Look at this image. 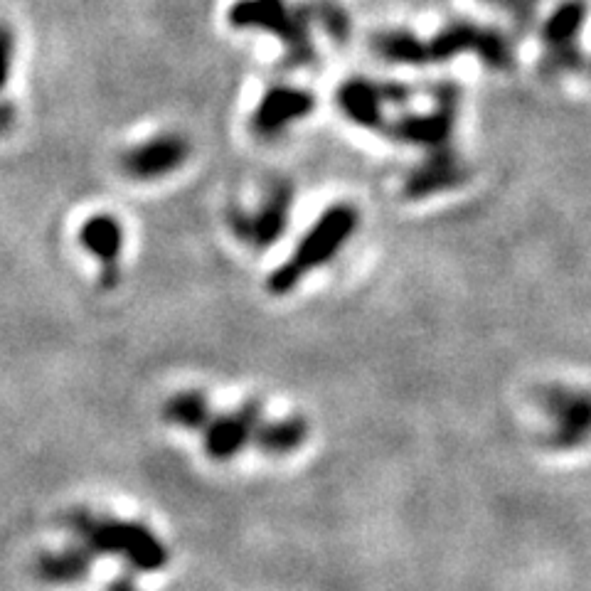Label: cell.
<instances>
[{"instance_id":"6da1fadb","label":"cell","mask_w":591,"mask_h":591,"mask_svg":"<svg viewBox=\"0 0 591 591\" xmlns=\"http://www.w3.org/2000/svg\"><path fill=\"white\" fill-rule=\"evenodd\" d=\"M360 225V212L348 202L328 207L316 225L301 237L298 247L289 259L271 271L266 289L274 296H286L306 279L311 271L321 269L328 262H333L340 254V249L350 242L355 230Z\"/></svg>"},{"instance_id":"7a4b0ae2","label":"cell","mask_w":591,"mask_h":591,"mask_svg":"<svg viewBox=\"0 0 591 591\" xmlns=\"http://www.w3.org/2000/svg\"><path fill=\"white\" fill-rule=\"evenodd\" d=\"M69 525L92 555L124 559L133 572H158L168 564V547L143 523L97 518L89 510H77Z\"/></svg>"},{"instance_id":"3957f363","label":"cell","mask_w":591,"mask_h":591,"mask_svg":"<svg viewBox=\"0 0 591 591\" xmlns=\"http://www.w3.org/2000/svg\"><path fill=\"white\" fill-rule=\"evenodd\" d=\"M227 18L237 30H264L279 37L291 67L311 65L316 57L311 40L313 23L306 5H289L286 0H237Z\"/></svg>"},{"instance_id":"277c9868","label":"cell","mask_w":591,"mask_h":591,"mask_svg":"<svg viewBox=\"0 0 591 591\" xmlns=\"http://www.w3.org/2000/svg\"><path fill=\"white\" fill-rule=\"evenodd\" d=\"M461 55H476L491 69H508L513 65V47L508 37L493 28L468 23V20H454L427 40L429 65L451 62Z\"/></svg>"},{"instance_id":"5b68a950","label":"cell","mask_w":591,"mask_h":591,"mask_svg":"<svg viewBox=\"0 0 591 591\" xmlns=\"http://www.w3.org/2000/svg\"><path fill=\"white\" fill-rule=\"evenodd\" d=\"M589 18L587 0H562L542 25V72L550 77L584 67L582 30Z\"/></svg>"},{"instance_id":"8992f818","label":"cell","mask_w":591,"mask_h":591,"mask_svg":"<svg viewBox=\"0 0 591 591\" xmlns=\"http://www.w3.org/2000/svg\"><path fill=\"white\" fill-rule=\"evenodd\" d=\"M456 111H459V89L454 84L436 87V104L427 114H404L387 121L385 131L392 141L422 148L424 153L454 146Z\"/></svg>"},{"instance_id":"52a82bcc","label":"cell","mask_w":591,"mask_h":591,"mask_svg":"<svg viewBox=\"0 0 591 591\" xmlns=\"http://www.w3.org/2000/svg\"><path fill=\"white\" fill-rule=\"evenodd\" d=\"M291 207H294V185L291 180H274L266 190L262 205L257 210L230 207L227 210V225L239 242L254 249H266L279 242L281 234L289 227Z\"/></svg>"},{"instance_id":"ba28073f","label":"cell","mask_w":591,"mask_h":591,"mask_svg":"<svg viewBox=\"0 0 591 591\" xmlns=\"http://www.w3.org/2000/svg\"><path fill=\"white\" fill-rule=\"evenodd\" d=\"M338 109L350 124L367 131H382L387 119V106H404L409 89L397 82H372L367 77H350L338 89Z\"/></svg>"},{"instance_id":"9c48e42d","label":"cell","mask_w":591,"mask_h":591,"mask_svg":"<svg viewBox=\"0 0 591 591\" xmlns=\"http://www.w3.org/2000/svg\"><path fill=\"white\" fill-rule=\"evenodd\" d=\"M542 407L552 422L550 441L555 449H577L591 439V392L555 385L542 394Z\"/></svg>"},{"instance_id":"30bf717a","label":"cell","mask_w":591,"mask_h":591,"mask_svg":"<svg viewBox=\"0 0 591 591\" xmlns=\"http://www.w3.org/2000/svg\"><path fill=\"white\" fill-rule=\"evenodd\" d=\"M313 109H316V97L311 92L291 87V84H276L254 109L249 129L262 141H274L296 121L306 119Z\"/></svg>"},{"instance_id":"8fae6325","label":"cell","mask_w":591,"mask_h":591,"mask_svg":"<svg viewBox=\"0 0 591 591\" xmlns=\"http://www.w3.org/2000/svg\"><path fill=\"white\" fill-rule=\"evenodd\" d=\"M190 158L188 138L180 133H161V136L148 138L146 143L129 148L121 156V170L133 180H161L165 175L183 168Z\"/></svg>"},{"instance_id":"7c38bea8","label":"cell","mask_w":591,"mask_h":591,"mask_svg":"<svg viewBox=\"0 0 591 591\" xmlns=\"http://www.w3.org/2000/svg\"><path fill=\"white\" fill-rule=\"evenodd\" d=\"M264 422V404L249 399L234 412L212 414L205 427V451L212 461H230L249 441L254 431Z\"/></svg>"},{"instance_id":"4fadbf2b","label":"cell","mask_w":591,"mask_h":591,"mask_svg":"<svg viewBox=\"0 0 591 591\" xmlns=\"http://www.w3.org/2000/svg\"><path fill=\"white\" fill-rule=\"evenodd\" d=\"M468 180V168L454 146L429 151L407 175H404L402 193L407 200H424V197L446 193L459 188Z\"/></svg>"},{"instance_id":"5bb4252c","label":"cell","mask_w":591,"mask_h":591,"mask_svg":"<svg viewBox=\"0 0 591 591\" xmlns=\"http://www.w3.org/2000/svg\"><path fill=\"white\" fill-rule=\"evenodd\" d=\"M79 242L101 262L99 284L114 289L119 284V259L124 249V227L114 215H94L79 230Z\"/></svg>"},{"instance_id":"9a60e30c","label":"cell","mask_w":591,"mask_h":591,"mask_svg":"<svg viewBox=\"0 0 591 591\" xmlns=\"http://www.w3.org/2000/svg\"><path fill=\"white\" fill-rule=\"evenodd\" d=\"M92 552L84 545L67 547L62 552H50L37 559V574L47 584H74L87 579L92 569Z\"/></svg>"},{"instance_id":"2e32d148","label":"cell","mask_w":591,"mask_h":591,"mask_svg":"<svg viewBox=\"0 0 591 591\" xmlns=\"http://www.w3.org/2000/svg\"><path fill=\"white\" fill-rule=\"evenodd\" d=\"M372 50L385 62L404 67H427V40L409 30H385L372 37Z\"/></svg>"},{"instance_id":"e0dca14e","label":"cell","mask_w":591,"mask_h":591,"mask_svg":"<svg viewBox=\"0 0 591 591\" xmlns=\"http://www.w3.org/2000/svg\"><path fill=\"white\" fill-rule=\"evenodd\" d=\"M308 439V422L303 417H286L279 422H262L254 431V444L271 456H286L301 449Z\"/></svg>"},{"instance_id":"ac0fdd59","label":"cell","mask_w":591,"mask_h":591,"mask_svg":"<svg viewBox=\"0 0 591 591\" xmlns=\"http://www.w3.org/2000/svg\"><path fill=\"white\" fill-rule=\"evenodd\" d=\"M165 422L175 424L183 429H205L207 422L212 419L210 402H207L205 392L200 390H185L173 394L163 407Z\"/></svg>"},{"instance_id":"d6986e66","label":"cell","mask_w":591,"mask_h":591,"mask_svg":"<svg viewBox=\"0 0 591 591\" xmlns=\"http://www.w3.org/2000/svg\"><path fill=\"white\" fill-rule=\"evenodd\" d=\"M308 15H311V23L321 25L326 33L338 40L343 45L350 37V18L343 8H340L335 0H316V3H308Z\"/></svg>"},{"instance_id":"ffe728a7","label":"cell","mask_w":591,"mask_h":591,"mask_svg":"<svg viewBox=\"0 0 591 591\" xmlns=\"http://www.w3.org/2000/svg\"><path fill=\"white\" fill-rule=\"evenodd\" d=\"M540 3L542 0H500V5L513 15V20L520 25V28H530V25L535 23V15H537V8H540Z\"/></svg>"},{"instance_id":"44dd1931","label":"cell","mask_w":591,"mask_h":591,"mask_svg":"<svg viewBox=\"0 0 591 591\" xmlns=\"http://www.w3.org/2000/svg\"><path fill=\"white\" fill-rule=\"evenodd\" d=\"M10 60H13V35L5 25H0V89L8 82Z\"/></svg>"},{"instance_id":"7402d4cb","label":"cell","mask_w":591,"mask_h":591,"mask_svg":"<svg viewBox=\"0 0 591 591\" xmlns=\"http://www.w3.org/2000/svg\"><path fill=\"white\" fill-rule=\"evenodd\" d=\"M13 119H15V111L10 104H0V133H5L13 126Z\"/></svg>"},{"instance_id":"603a6c76","label":"cell","mask_w":591,"mask_h":591,"mask_svg":"<svg viewBox=\"0 0 591 591\" xmlns=\"http://www.w3.org/2000/svg\"><path fill=\"white\" fill-rule=\"evenodd\" d=\"M106 591H138V589H136V584H133L131 577H119L109 584V589Z\"/></svg>"},{"instance_id":"cb8c5ba5","label":"cell","mask_w":591,"mask_h":591,"mask_svg":"<svg viewBox=\"0 0 591 591\" xmlns=\"http://www.w3.org/2000/svg\"><path fill=\"white\" fill-rule=\"evenodd\" d=\"M483 3H495V5H500V0H483Z\"/></svg>"}]
</instances>
